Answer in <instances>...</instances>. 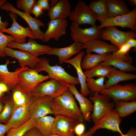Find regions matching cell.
<instances>
[{
    "label": "cell",
    "mask_w": 136,
    "mask_h": 136,
    "mask_svg": "<svg viewBox=\"0 0 136 136\" xmlns=\"http://www.w3.org/2000/svg\"><path fill=\"white\" fill-rule=\"evenodd\" d=\"M13 37L11 35H7L0 32V57H4L6 56L5 49L8 44L11 41H14Z\"/></svg>",
    "instance_id": "obj_40"
},
{
    "label": "cell",
    "mask_w": 136,
    "mask_h": 136,
    "mask_svg": "<svg viewBox=\"0 0 136 136\" xmlns=\"http://www.w3.org/2000/svg\"><path fill=\"white\" fill-rule=\"evenodd\" d=\"M85 128V125L82 122L78 123L74 129V133L77 135H80L83 134L84 132Z\"/></svg>",
    "instance_id": "obj_42"
},
{
    "label": "cell",
    "mask_w": 136,
    "mask_h": 136,
    "mask_svg": "<svg viewBox=\"0 0 136 136\" xmlns=\"http://www.w3.org/2000/svg\"><path fill=\"white\" fill-rule=\"evenodd\" d=\"M3 10L9 11L17 15L22 18L28 24L30 30L38 39L43 41L44 32L41 31L40 27L44 26V24L41 20L32 17L29 14L21 11L16 8L13 5L9 2H6L0 7Z\"/></svg>",
    "instance_id": "obj_11"
},
{
    "label": "cell",
    "mask_w": 136,
    "mask_h": 136,
    "mask_svg": "<svg viewBox=\"0 0 136 136\" xmlns=\"http://www.w3.org/2000/svg\"><path fill=\"white\" fill-rule=\"evenodd\" d=\"M127 43L130 47L131 48H133V51H136V40L135 38H131L129 39L126 41Z\"/></svg>",
    "instance_id": "obj_47"
},
{
    "label": "cell",
    "mask_w": 136,
    "mask_h": 136,
    "mask_svg": "<svg viewBox=\"0 0 136 136\" xmlns=\"http://www.w3.org/2000/svg\"><path fill=\"white\" fill-rule=\"evenodd\" d=\"M86 44L74 42L67 47L52 48L46 54L57 56L58 58L60 64L61 65L64 61L69 59L73 55L79 53L82 49L86 48Z\"/></svg>",
    "instance_id": "obj_20"
},
{
    "label": "cell",
    "mask_w": 136,
    "mask_h": 136,
    "mask_svg": "<svg viewBox=\"0 0 136 136\" xmlns=\"http://www.w3.org/2000/svg\"><path fill=\"white\" fill-rule=\"evenodd\" d=\"M30 104L25 106L16 107L6 124L11 128H16L29 120L31 119L29 111Z\"/></svg>",
    "instance_id": "obj_23"
},
{
    "label": "cell",
    "mask_w": 136,
    "mask_h": 136,
    "mask_svg": "<svg viewBox=\"0 0 136 136\" xmlns=\"http://www.w3.org/2000/svg\"><path fill=\"white\" fill-rule=\"evenodd\" d=\"M50 2L48 0H38L36 4L43 10L48 11L50 7Z\"/></svg>",
    "instance_id": "obj_43"
},
{
    "label": "cell",
    "mask_w": 136,
    "mask_h": 136,
    "mask_svg": "<svg viewBox=\"0 0 136 136\" xmlns=\"http://www.w3.org/2000/svg\"><path fill=\"white\" fill-rule=\"evenodd\" d=\"M12 99L16 107L26 106L30 103L32 95L15 88L12 90Z\"/></svg>",
    "instance_id": "obj_34"
},
{
    "label": "cell",
    "mask_w": 136,
    "mask_h": 136,
    "mask_svg": "<svg viewBox=\"0 0 136 136\" xmlns=\"http://www.w3.org/2000/svg\"><path fill=\"white\" fill-rule=\"evenodd\" d=\"M34 126V120L30 119L17 128H10L7 132L6 136H23L27 131Z\"/></svg>",
    "instance_id": "obj_37"
},
{
    "label": "cell",
    "mask_w": 136,
    "mask_h": 136,
    "mask_svg": "<svg viewBox=\"0 0 136 136\" xmlns=\"http://www.w3.org/2000/svg\"><path fill=\"white\" fill-rule=\"evenodd\" d=\"M86 79L87 86L91 95L95 92L99 93L105 89V78H98L96 79L86 78Z\"/></svg>",
    "instance_id": "obj_36"
},
{
    "label": "cell",
    "mask_w": 136,
    "mask_h": 136,
    "mask_svg": "<svg viewBox=\"0 0 136 136\" xmlns=\"http://www.w3.org/2000/svg\"><path fill=\"white\" fill-rule=\"evenodd\" d=\"M10 90L8 86L5 83L0 80V91L5 94Z\"/></svg>",
    "instance_id": "obj_48"
},
{
    "label": "cell",
    "mask_w": 136,
    "mask_h": 136,
    "mask_svg": "<svg viewBox=\"0 0 136 136\" xmlns=\"http://www.w3.org/2000/svg\"><path fill=\"white\" fill-rule=\"evenodd\" d=\"M102 29L96 25L90 28H82L76 23L72 22L70 27L71 36L74 42L86 44L90 41L101 39Z\"/></svg>",
    "instance_id": "obj_8"
},
{
    "label": "cell",
    "mask_w": 136,
    "mask_h": 136,
    "mask_svg": "<svg viewBox=\"0 0 136 136\" xmlns=\"http://www.w3.org/2000/svg\"><path fill=\"white\" fill-rule=\"evenodd\" d=\"M10 63V60L7 59L5 64H0V80L5 83L10 90H12L18 83V75L19 73L28 67L18 68L14 72H10L8 68V65Z\"/></svg>",
    "instance_id": "obj_21"
},
{
    "label": "cell",
    "mask_w": 136,
    "mask_h": 136,
    "mask_svg": "<svg viewBox=\"0 0 136 136\" xmlns=\"http://www.w3.org/2000/svg\"><path fill=\"white\" fill-rule=\"evenodd\" d=\"M114 67L103 65L99 64L93 68L83 72L86 78H107L111 72Z\"/></svg>",
    "instance_id": "obj_33"
},
{
    "label": "cell",
    "mask_w": 136,
    "mask_h": 136,
    "mask_svg": "<svg viewBox=\"0 0 136 136\" xmlns=\"http://www.w3.org/2000/svg\"><path fill=\"white\" fill-rule=\"evenodd\" d=\"M99 93L109 96L115 102L119 100H136V85L133 83L114 85Z\"/></svg>",
    "instance_id": "obj_5"
},
{
    "label": "cell",
    "mask_w": 136,
    "mask_h": 136,
    "mask_svg": "<svg viewBox=\"0 0 136 136\" xmlns=\"http://www.w3.org/2000/svg\"><path fill=\"white\" fill-rule=\"evenodd\" d=\"M100 64L103 65L113 66L119 70L126 72L136 71V67L132 64L114 56L112 53L106 61Z\"/></svg>",
    "instance_id": "obj_31"
},
{
    "label": "cell",
    "mask_w": 136,
    "mask_h": 136,
    "mask_svg": "<svg viewBox=\"0 0 136 136\" xmlns=\"http://www.w3.org/2000/svg\"><path fill=\"white\" fill-rule=\"evenodd\" d=\"M23 136H43L39 130L35 126L27 131Z\"/></svg>",
    "instance_id": "obj_41"
},
{
    "label": "cell",
    "mask_w": 136,
    "mask_h": 136,
    "mask_svg": "<svg viewBox=\"0 0 136 136\" xmlns=\"http://www.w3.org/2000/svg\"><path fill=\"white\" fill-rule=\"evenodd\" d=\"M18 77V83L15 88L26 94H30L38 84L50 79L48 75L40 74L29 67L20 72Z\"/></svg>",
    "instance_id": "obj_3"
},
{
    "label": "cell",
    "mask_w": 136,
    "mask_h": 136,
    "mask_svg": "<svg viewBox=\"0 0 136 136\" xmlns=\"http://www.w3.org/2000/svg\"><path fill=\"white\" fill-rule=\"evenodd\" d=\"M13 22L11 26L8 28H4L0 32L6 33L13 36L14 42L18 44H23L26 43V37L30 39H38L30 29L29 27H24L20 25L17 22V15L12 12H8Z\"/></svg>",
    "instance_id": "obj_10"
},
{
    "label": "cell",
    "mask_w": 136,
    "mask_h": 136,
    "mask_svg": "<svg viewBox=\"0 0 136 136\" xmlns=\"http://www.w3.org/2000/svg\"><path fill=\"white\" fill-rule=\"evenodd\" d=\"M92 103L93 110L90 117L95 123L100 118L112 111L115 103L108 96L105 94L95 92L89 99Z\"/></svg>",
    "instance_id": "obj_4"
},
{
    "label": "cell",
    "mask_w": 136,
    "mask_h": 136,
    "mask_svg": "<svg viewBox=\"0 0 136 136\" xmlns=\"http://www.w3.org/2000/svg\"><path fill=\"white\" fill-rule=\"evenodd\" d=\"M53 98L49 96L32 95L29 108L30 118L35 120L49 114L53 115L51 108Z\"/></svg>",
    "instance_id": "obj_6"
},
{
    "label": "cell",
    "mask_w": 136,
    "mask_h": 136,
    "mask_svg": "<svg viewBox=\"0 0 136 136\" xmlns=\"http://www.w3.org/2000/svg\"><path fill=\"white\" fill-rule=\"evenodd\" d=\"M3 100L4 106L0 114V122L6 124L11 117L16 107L12 98L4 96Z\"/></svg>",
    "instance_id": "obj_35"
},
{
    "label": "cell",
    "mask_w": 136,
    "mask_h": 136,
    "mask_svg": "<svg viewBox=\"0 0 136 136\" xmlns=\"http://www.w3.org/2000/svg\"><path fill=\"white\" fill-rule=\"evenodd\" d=\"M37 1L36 0H18L16 4L18 9L30 14L32 13L33 8Z\"/></svg>",
    "instance_id": "obj_39"
},
{
    "label": "cell",
    "mask_w": 136,
    "mask_h": 136,
    "mask_svg": "<svg viewBox=\"0 0 136 136\" xmlns=\"http://www.w3.org/2000/svg\"><path fill=\"white\" fill-rule=\"evenodd\" d=\"M54 117L46 116L34 120V126L43 136H49L52 133V128Z\"/></svg>",
    "instance_id": "obj_32"
},
{
    "label": "cell",
    "mask_w": 136,
    "mask_h": 136,
    "mask_svg": "<svg viewBox=\"0 0 136 136\" xmlns=\"http://www.w3.org/2000/svg\"><path fill=\"white\" fill-rule=\"evenodd\" d=\"M85 54L84 51H81L75 57L67 60L64 62L71 65L75 69L81 86L80 93L85 97L90 94V92L87 86L86 77L82 71L81 65L82 58Z\"/></svg>",
    "instance_id": "obj_19"
},
{
    "label": "cell",
    "mask_w": 136,
    "mask_h": 136,
    "mask_svg": "<svg viewBox=\"0 0 136 136\" xmlns=\"http://www.w3.org/2000/svg\"><path fill=\"white\" fill-rule=\"evenodd\" d=\"M11 128L7 124L0 122V136H5V134Z\"/></svg>",
    "instance_id": "obj_45"
},
{
    "label": "cell",
    "mask_w": 136,
    "mask_h": 136,
    "mask_svg": "<svg viewBox=\"0 0 136 136\" xmlns=\"http://www.w3.org/2000/svg\"><path fill=\"white\" fill-rule=\"evenodd\" d=\"M71 11V7L69 1L60 0L50 6L48 15L50 20L65 19L69 17Z\"/></svg>",
    "instance_id": "obj_24"
},
{
    "label": "cell",
    "mask_w": 136,
    "mask_h": 136,
    "mask_svg": "<svg viewBox=\"0 0 136 136\" xmlns=\"http://www.w3.org/2000/svg\"><path fill=\"white\" fill-rule=\"evenodd\" d=\"M107 78V80L105 81V89L121 82L135 79L136 75L120 71L114 67Z\"/></svg>",
    "instance_id": "obj_26"
},
{
    "label": "cell",
    "mask_w": 136,
    "mask_h": 136,
    "mask_svg": "<svg viewBox=\"0 0 136 136\" xmlns=\"http://www.w3.org/2000/svg\"><path fill=\"white\" fill-rule=\"evenodd\" d=\"M88 6L92 12L97 16L98 20L100 23L109 18L106 0L92 1Z\"/></svg>",
    "instance_id": "obj_30"
},
{
    "label": "cell",
    "mask_w": 136,
    "mask_h": 136,
    "mask_svg": "<svg viewBox=\"0 0 136 136\" xmlns=\"http://www.w3.org/2000/svg\"><path fill=\"white\" fill-rule=\"evenodd\" d=\"M80 122L64 115H56L52 124V133L60 136H73L75 127Z\"/></svg>",
    "instance_id": "obj_14"
},
{
    "label": "cell",
    "mask_w": 136,
    "mask_h": 136,
    "mask_svg": "<svg viewBox=\"0 0 136 136\" xmlns=\"http://www.w3.org/2000/svg\"><path fill=\"white\" fill-rule=\"evenodd\" d=\"M44 12V10L37 4L34 5L32 10V13L37 18L43 15Z\"/></svg>",
    "instance_id": "obj_44"
},
{
    "label": "cell",
    "mask_w": 136,
    "mask_h": 136,
    "mask_svg": "<svg viewBox=\"0 0 136 136\" xmlns=\"http://www.w3.org/2000/svg\"><path fill=\"white\" fill-rule=\"evenodd\" d=\"M47 25L48 28L44 34L43 41L44 42H48L51 39L58 41L66 34L68 22L65 19L50 20Z\"/></svg>",
    "instance_id": "obj_16"
},
{
    "label": "cell",
    "mask_w": 136,
    "mask_h": 136,
    "mask_svg": "<svg viewBox=\"0 0 136 136\" xmlns=\"http://www.w3.org/2000/svg\"><path fill=\"white\" fill-rule=\"evenodd\" d=\"M115 103L114 111L121 118L127 116L136 111V101L119 100Z\"/></svg>",
    "instance_id": "obj_29"
},
{
    "label": "cell",
    "mask_w": 136,
    "mask_h": 136,
    "mask_svg": "<svg viewBox=\"0 0 136 136\" xmlns=\"http://www.w3.org/2000/svg\"><path fill=\"white\" fill-rule=\"evenodd\" d=\"M69 89L73 94L79 103L80 109L82 115L83 120L86 121H90L91 120L90 116L93 108L92 101L79 93L75 85H69Z\"/></svg>",
    "instance_id": "obj_22"
},
{
    "label": "cell",
    "mask_w": 136,
    "mask_h": 136,
    "mask_svg": "<svg viewBox=\"0 0 136 136\" xmlns=\"http://www.w3.org/2000/svg\"><path fill=\"white\" fill-rule=\"evenodd\" d=\"M92 134L89 130L86 132H85L83 134L80 135H73V136H92Z\"/></svg>",
    "instance_id": "obj_51"
},
{
    "label": "cell",
    "mask_w": 136,
    "mask_h": 136,
    "mask_svg": "<svg viewBox=\"0 0 136 136\" xmlns=\"http://www.w3.org/2000/svg\"><path fill=\"white\" fill-rule=\"evenodd\" d=\"M122 119L113 110L94 123L93 126L89 130L93 134L97 130L106 129L119 133L120 135L124 134L120 128Z\"/></svg>",
    "instance_id": "obj_15"
},
{
    "label": "cell",
    "mask_w": 136,
    "mask_h": 136,
    "mask_svg": "<svg viewBox=\"0 0 136 136\" xmlns=\"http://www.w3.org/2000/svg\"><path fill=\"white\" fill-rule=\"evenodd\" d=\"M120 136H136V129L132 127L126 134L120 135Z\"/></svg>",
    "instance_id": "obj_49"
},
{
    "label": "cell",
    "mask_w": 136,
    "mask_h": 136,
    "mask_svg": "<svg viewBox=\"0 0 136 136\" xmlns=\"http://www.w3.org/2000/svg\"><path fill=\"white\" fill-rule=\"evenodd\" d=\"M6 56L16 59L21 67L29 66L34 69L40 58L30 53L21 50H14L7 47L5 49Z\"/></svg>",
    "instance_id": "obj_18"
},
{
    "label": "cell",
    "mask_w": 136,
    "mask_h": 136,
    "mask_svg": "<svg viewBox=\"0 0 136 136\" xmlns=\"http://www.w3.org/2000/svg\"><path fill=\"white\" fill-rule=\"evenodd\" d=\"M131 38H136L135 31H122L114 26H108L105 27V29H102L100 35L101 39L110 41L112 44L119 48Z\"/></svg>",
    "instance_id": "obj_12"
},
{
    "label": "cell",
    "mask_w": 136,
    "mask_h": 136,
    "mask_svg": "<svg viewBox=\"0 0 136 136\" xmlns=\"http://www.w3.org/2000/svg\"><path fill=\"white\" fill-rule=\"evenodd\" d=\"M7 47L18 49L37 57L40 55L46 54L52 48L49 46L39 44L34 40L31 39H29L27 43L23 44H18L14 41H11L8 44Z\"/></svg>",
    "instance_id": "obj_17"
},
{
    "label": "cell",
    "mask_w": 136,
    "mask_h": 136,
    "mask_svg": "<svg viewBox=\"0 0 136 136\" xmlns=\"http://www.w3.org/2000/svg\"><path fill=\"white\" fill-rule=\"evenodd\" d=\"M126 1L131 6H136V0H127Z\"/></svg>",
    "instance_id": "obj_52"
},
{
    "label": "cell",
    "mask_w": 136,
    "mask_h": 136,
    "mask_svg": "<svg viewBox=\"0 0 136 136\" xmlns=\"http://www.w3.org/2000/svg\"><path fill=\"white\" fill-rule=\"evenodd\" d=\"M51 109L53 115H61L82 122V115L78 106L74 95L69 89L53 99Z\"/></svg>",
    "instance_id": "obj_1"
},
{
    "label": "cell",
    "mask_w": 136,
    "mask_h": 136,
    "mask_svg": "<svg viewBox=\"0 0 136 136\" xmlns=\"http://www.w3.org/2000/svg\"><path fill=\"white\" fill-rule=\"evenodd\" d=\"M109 18L124 15L130 12L124 0H106Z\"/></svg>",
    "instance_id": "obj_27"
},
{
    "label": "cell",
    "mask_w": 136,
    "mask_h": 136,
    "mask_svg": "<svg viewBox=\"0 0 136 136\" xmlns=\"http://www.w3.org/2000/svg\"><path fill=\"white\" fill-rule=\"evenodd\" d=\"M4 97L0 99V114L2 111L4 107V104L3 100Z\"/></svg>",
    "instance_id": "obj_50"
},
{
    "label": "cell",
    "mask_w": 136,
    "mask_h": 136,
    "mask_svg": "<svg viewBox=\"0 0 136 136\" xmlns=\"http://www.w3.org/2000/svg\"><path fill=\"white\" fill-rule=\"evenodd\" d=\"M131 48L129 45L125 43L122 45L117 51L112 53V54L114 56L132 64V58L129 55L128 53Z\"/></svg>",
    "instance_id": "obj_38"
},
{
    "label": "cell",
    "mask_w": 136,
    "mask_h": 136,
    "mask_svg": "<svg viewBox=\"0 0 136 136\" xmlns=\"http://www.w3.org/2000/svg\"><path fill=\"white\" fill-rule=\"evenodd\" d=\"M97 26L100 29L110 26H118L123 28H128L131 30H136V8L129 13L122 15L109 18Z\"/></svg>",
    "instance_id": "obj_13"
},
{
    "label": "cell",
    "mask_w": 136,
    "mask_h": 136,
    "mask_svg": "<svg viewBox=\"0 0 136 136\" xmlns=\"http://www.w3.org/2000/svg\"><path fill=\"white\" fill-rule=\"evenodd\" d=\"M49 136H60L57 134L52 133Z\"/></svg>",
    "instance_id": "obj_54"
},
{
    "label": "cell",
    "mask_w": 136,
    "mask_h": 136,
    "mask_svg": "<svg viewBox=\"0 0 136 136\" xmlns=\"http://www.w3.org/2000/svg\"><path fill=\"white\" fill-rule=\"evenodd\" d=\"M38 73L42 71L48 73L50 79H54L62 84L69 86L79 84L77 77L73 76L67 73L64 68L57 64L50 65L49 61L46 57H41L34 69Z\"/></svg>",
    "instance_id": "obj_2"
},
{
    "label": "cell",
    "mask_w": 136,
    "mask_h": 136,
    "mask_svg": "<svg viewBox=\"0 0 136 136\" xmlns=\"http://www.w3.org/2000/svg\"><path fill=\"white\" fill-rule=\"evenodd\" d=\"M72 22L79 26L88 24L92 26L95 25L98 17L91 10L88 6L82 1H79L74 10L71 11L69 16Z\"/></svg>",
    "instance_id": "obj_9"
},
{
    "label": "cell",
    "mask_w": 136,
    "mask_h": 136,
    "mask_svg": "<svg viewBox=\"0 0 136 136\" xmlns=\"http://www.w3.org/2000/svg\"><path fill=\"white\" fill-rule=\"evenodd\" d=\"M111 53L102 54H87L82 60L81 67L86 70L90 69L106 61Z\"/></svg>",
    "instance_id": "obj_28"
},
{
    "label": "cell",
    "mask_w": 136,
    "mask_h": 136,
    "mask_svg": "<svg viewBox=\"0 0 136 136\" xmlns=\"http://www.w3.org/2000/svg\"><path fill=\"white\" fill-rule=\"evenodd\" d=\"M86 54L94 52L97 54L112 53L117 51L119 48L113 44L103 41L100 39L94 40L89 41L86 44Z\"/></svg>",
    "instance_id": "obj_25"
},
{
    "label": "cell",
    "mask_w": 136,
    "mask_h": 136,
    "mask_svg": "<svg viewBox=\"0 0 136 136\" xmlns=\"http://www.w3.org/2000/svg\"><path fill=\"white\" fill-rule=\"evenodd\" d=\"M5 94L0 91V99L3 98Z\"/></svg>",
    "instance_id": "obj_53"
},
{
    "label": "cell",
    "mask_w": 136,
    "mask_h": 136,
    "mask_svg": "<svg viewBox=\"0 0 136 136\" xmlns=\"http://www.w3.org/2000/svg\"><path fill=\"white\" fill-rule=\"evenodd\" d=\"M69 89V86L63 85L56 80L50 79L46 82L38 84L30 94L36 96H49L53 98L63 94Z\"/></svg>",
    "instance_id": "obj_7"
},
{
    "label": "cell",
    "mask_w": 136,
    "mask_h": 136,
    "mask_svg": "<svg viewBox=\"0 0 136 136\" xmlns=\"http://www.w3.org/2000/svg\"><path fill=\"white\" fill-rule=\"evenodd\" d=\"M7 0H0V7L6 3ZM9 24L7 21L3 22L1 20V17L0 16V32L3 29L6 28Z\"/></svg>",
    "instance_id": "obj_46"
}]
</instances>
